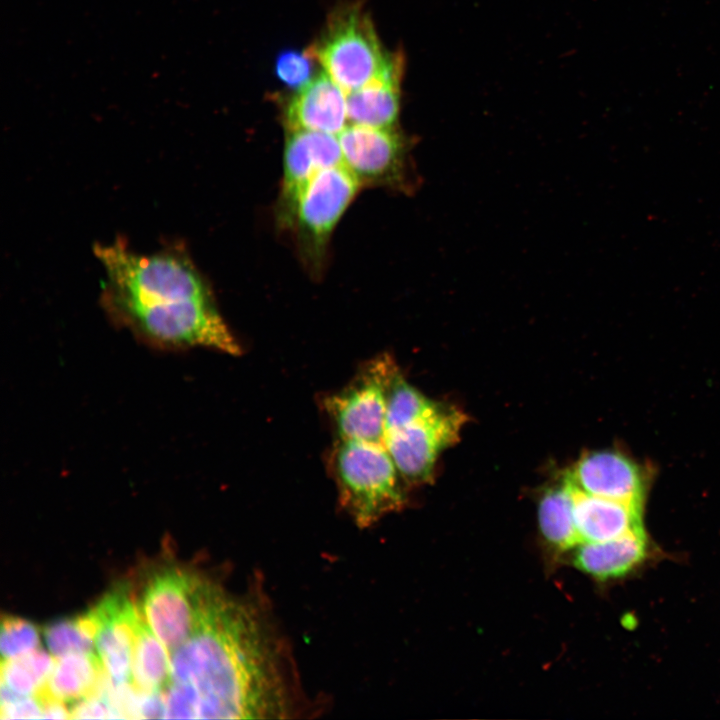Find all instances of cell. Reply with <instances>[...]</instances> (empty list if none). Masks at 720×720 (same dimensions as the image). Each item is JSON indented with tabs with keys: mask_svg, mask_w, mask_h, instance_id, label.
<instances>
[{
	"mask_svg": "<svg viewBox=\"0 0 720 720\" xmlns=\"http://www.w3.org/2000/svg\"><path fill=\"white\" fill-rule=\"evenodd\" d=\"M538 519L542 536L552 548L561 552L580 544L574 520L572 492L565 481L562 486L552 488L543 495L539 503Z\"/></svg>",
	"mask_w": 720,
	"mask_h": 720,
	"instance_id": "d6986e66",
	"label": "cell"
},
{
	"mask_svg": "<svg viewBox=\"0 0 720 720\" xmlns=\"http://www.w3.org/2000/svg\"><path fill=\"white\" fill-rule=\"evenodd\" d=\"M646 552L647 537L641 530L607 541L582 543L573 562L586 574L606 580L627 574L645 558Z\"/></svg>",
	"mask_w": 720,
	"mask_h": 720,
	"instance_id": "2e32d148",
	"label": "cell"
},
{
	"mask_svg": "<svg viewBox=\"0 0 720 720\" xmlns=\"http://www.w3.org/2000/svg\"><path fill=\"white\" fill-rule=\"evenodd\" d=\"M464 416L440 404L413 422L387 431L384 444L403 482L416 485L431 479L440 452L458 436Z\"/></svg>",
	"mask_w": 720,
	"mask_h": 720,
	"instance_id": "52a82bcc",
	"label": "cell"
},
{
	"mask_svg": "<svg viewBox=\"0 0 720 720\" xmlns=\"http://www.w3.org/2000/svg\"><path fill=\"white\" fill-rule=\"evenodd\" d=\"M312 60L307 52L282 51L275 60V73L286 86L299 89L311 80Z\"/></svg>",
	"mask_w": 720,
	"mask_h": 720,
	"instance_id": "cb8c5ba5",
	"label": "cell"
},
{
	"mask_svg": "<svg viewBox=\"0 0 720 720\" xmlns=\"http://www.w3.org/2000/svg\"><path fill=\"white\" fill-rule=\"evenodd\" d=\"M565 481L582 492L642 510L647 471L620 451L597 450L585 453L567 473Z\"/></svg>",
	"mask_w": 720,
	"mask_h": 720,
	"instance_id": "8fae6325",
	"label": "cell"
},
{
	"mask_svg": "<svg viewBox=\"0 0 720 720\" xmlns=\"http://www.w3.org/2000/svg\"><path fill=\"white\" fill-rule=\"evenodd\" d=\"M51 655L37 648L15 658L2 659L1 686L21 696L36 695L46 685L53 668Z\"/></svg>",
	"mask_w": 720,
	"mask_h": 720,
	"instance_id": "ffe728a7",
	"label": "cell"
},
{
	"mask_svg": "<svg viewBox=\"0 0 720 720\" xmlns=\"http://www.w3.org/2000/svg\"><path fill=\"white\" fill-rule=\"evenodd\" d=\"M306 52L346 93L384 75L402 56L383 49L374 24L359 1L337 6Z\"/></svg>",
	"mask_w": 720,
	"mask_h": 720,
	"instance_id": "277c9868",
	"label": "cell"
},
{
	"mask_svg": "<svg viewBox=\"0 0 720 720\" xmlns=\"http://www.w3.org/2000/svg\"><path fill=\"white\" fill-rule=\"evenodd\" d=\"M359 185V179L345 164L325 168L313 175L288 204L301 236L321 247Z\"/></svg>",
	"mask_w": 720,
	"mask_h": 720,
	"instance_id": "ba28073f",
	"label": "cell"
},
{
	"mask_svg": "<svg viewBox=\"0 0 720 720\" xmlns=\"http://www.w3.org/2000/svg\"><path fill=\"white\" fill-rule=\"evenodd\" d=\"M284 149L283 194L287 205L304 184L325 168L344 164L338 136L313 130H291Z\"/></svg>",
	"mask_w": 720,
	"mask_h": 720,
	"instance_id": "4fadbf2b",
	"label": "cell"
},
{
	"mask_svg": "<svg viewBox=\"0 0 720 720\" xmlns=\"http://www.w3.org/2000/svg\"><path fill=\"white\" fill-rule=\"evenodd\" d=\"M44 639L52 656L93 653L96 624L87 611L75 618L56 620L45 626Z\"/></svg>",
	"mask_w": 720,
	"mask_h": 720,
	"instance_id": "44dd1931",
	"label": "cell"
},
{
	"mask_svg": "<svg viewBox=\"0 0 720 720\" xmlns=\"http://www.w3.org/2000/svg\"><path fill=\"white\" fill-rule=\"evenodd\" d=\"M170 659L171 682L196 693L198 719H283L296 711L288 659L264 609L208 579L195 629Z\"/></svg>",
	"mask_w": 720,
	"mask_h": 720,
	"instance_id": "6da1fadb",
	"label": "cell"
},
{
	"mask_svg": "<svg viewBox=\"0 0 720 720\" xmlns=\"http://www.w3.org/2000/svg\"><path fill=\"white\" fill-rule=\"evenodd\" d=\"M403 56L384 75L346 93L347 118L351 124L394 128L400 112Z\"/></svg>",
	"mask_w": 720,
	"mask_h": 720,
	"instance_id": "9a60e30c",
	"label": "cell"
},
{
	"mask_svg": "<svg viewBox=\"0 0 720 720\" xmlns=\"http://www.w3.org/2000/svg\"><path fill=\"white\" fill-rule=\"evenodd\" d=\"M337 136L343 162L360 182H402L407 143L394 128L350 124Z\"/></svg>",
	"mask_w": 720,
	"mask_h": 720,
	"instance_id": "30bf717a",
	"label": "cell"
},
{
	"mask_svg": "<svg viewBox=\"0 0 720 720\" xmlns=\"http://www.w3.org/2000/svg\"><path fill=\"white\" fill-rule=\"evenodd\" d=\"M206 580L177 566L157 569L147 579L138 608L170 652L193 633Z\"/></svg>",
	"mask_w": 720,
	"mask_h": 720,
	"instance_id": "8992f818",
	"label": "cell"
},
{
	"mask_svg": "<svg viewBox=\"0 0 720 720\" xmlns=\"http://www.w3.org/2000/svg\"><path fill=\"white\" fill-rule=\"evenodd\" d=\"M167 647L140 617L132 655V684L142 692L164 691L171 682V659Z\"/></svg>",
	"mask_w": 720,
	"mask_h": 720,
	"instance_id": "ac0fdd59",
	"label": "cell"
},
{
	"mask_svg": "<svg viewBox=\"0 0 720 720\" xmlns=\"http://www.w3.org/2000/svg\"><path fill=\"white\" fill-rule=\"evenodd\" d=\"M345 93L326 73L311 79L286 105L284 118L289 131L339 134L348 120Z\"/></svg>",
	"mask_w": 720,
	"mask_h": 720,
	"instance_id": "7c38bea8",
	"label": "cell"
},
{
	"mask_svg": "<svg viewBox=\"0 0 720 720\" xmlns=\"http://www.w3.org/2000/svg\"><path fill=\"white\" fill-rule=\"evenodd\" d=\"M108 675L93 653H73L54 659L53 668L42 689L62 702H76L98 693Z\"/></svg>",
	"mask_w": 720,
	"mask_h": 720,
	"instance_id": "e0dca14e",
	"label": "cell"
},
{
	"mask_svg": "<svg viewBox=\"0 0 720 720\" xmlns=\"http://www.w3.org/2000/svg\"><path fill=\"white\" fill-rule=\"evenodd\" d=\"M437 405L410 385L398 370L388 392L386 432L413 422L433 411Z\"/></svg>",
	"mask_w": 720,
	"mask_h": 720,
	"instance_id": "7402d4cb",
	"label": "cell"
},
{
	"mask_svg": "<svg viewBox=\"0 0 720 720\" xmlns=\"http://www.w3.org/2000/svg\"><path fill=\"white\" fill-rule=\"evenodd\" d=\"M95 255L104 270L102 305L115 323L158 348L241 353L184 248L141 254L119 239L96 245Z\"/></svg>",
	"mask_w": 720,
	"mask_h": 720,
	"instance_id": "7a4b0ae2",
	"label": "cell"
},
{
	"mask_svg": "<svg viewBox=\"0 0 720 720\" xmlns=\"http://www.w3.org/2000/svg\"><path fill=\"white\" fill-rule=\"evenodd\" d=\"M398 370L388 355L375 357L344 388L324 399L338 439L384 442L388 392Z\"/></svg>",
	"mask_w": 720,
	"mask_h": 720,
	"instance_id": "5b68a950",
	"label": "cell"
},
{
	"mask_svg": "<svg viewBox=\"0 0 720 720\" xmlns=\"http://www.w3.org/2000/svg\"><path fill=\"white\" fill-rule=\"evenodd\" d=\"M1 719L43 718V703L38 695L17 696L0 703Z\"/></svg>",
	"mask_w": 720,
	"mask_h": 720,
	"instance_id": "484cf974",
	"label": "cell"
},
{
	"mask_svg": "<svg viewBox=\"0 0 720 720\" xmlns=\"http://www.w3.org/2000/svg\"><path fill=\"white\" fill-rule=\"evenodd\" d=\"M567 484L572 492L574 520L580 543L607 541L644 530L642 510L582 492Z\"/></svg>",
	"mask_w": 720,
	"mask_h": 720,
	"instance_id": "5bb4252c",
	"label": "cell"
},
{
	"mask_svg": "<svg viewBox=\"0 0 720 720\" xmlns=\"http://www.w3.org/2000/svg\"><path fill=\"white\" fill-rule=\"evenodd\" d=\"M39 629L32 622L11 615L2 616L0 650L2 659L21 656L38 648Z\"/></svg>",
	"mask_w": 720,
	"mask_h": 720,
	"instance_id": "603a6c76",
	"label": "cell"
},
{
	"mask_svg": "<svg viewBox=\"0 0 720 720\" xmlns=\"http://www.w3.org/2000/svg\"><path fill=\"white\" fill-rule=\"evenodd\" d=\"M329 466L341 505L360 527L405 503L402 478L384 442L337 439Z\"/></svg>",
	"mask_w": 720,
	"mask_h": 720,
	"instance_id": "3957f363",
	"label": "cell"
},
{
	"mask_svg": "<svg viewBox=\"0 0 720 720\" xmlns=\"http://www.w3.org/2000/svg\"><path fill=\"white\" fill-rule=\"evenodd\" d=\"M88 611L96 624L95 648L104 671L115 684L131 682L133 646L141 613L126 585L106 593Z\"/></svg>",
	"mask_w": 720,
	"mask_h": 720,
	"instance_id": "9c48e42d",
	"label": "cell"
},
{
	"mask_svg": "<svg viewBox=\"0 0 720 720\" xmlns=\"http://www.w3.org/2000/svg\"><path fill=\"white\" fill-rule=\"evenodd\" d=\"M164 696L165 718L198 719L197 697L190 685L170 682L164 690Z\"/></svg>",
	"mask_w": 720,
	"mask_h": 720,
	"instance_id": "d4e9b609",
	"label": "cell"
}]
</instances>
